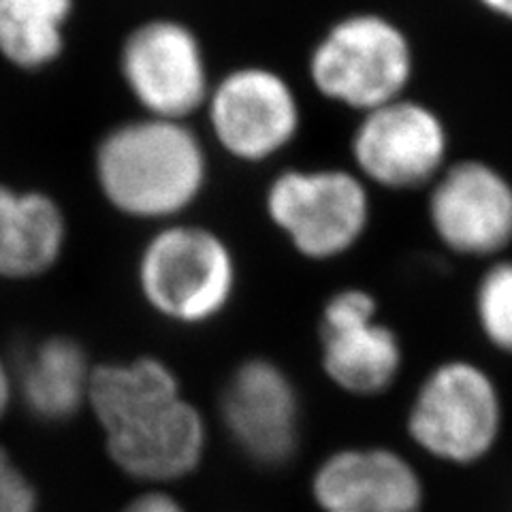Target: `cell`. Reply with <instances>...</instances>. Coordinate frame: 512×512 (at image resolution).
I'll return each instance as SVG.
<instances>
[{
    "mask_svg": "<svg viewBox=\"0 0 512 512\" xmlns=\"http://www.w3.org/2000/svg\"><path fill=\"white\" fill-rule=\"evenodd\" d=\"M210 154L190 122L139 116L111 126L92 154L96 188L124 218L178 222L210 186Z\"/></svg>",
    "mask_w": 512,
    "mask_h": 512,
    "instance_id": "6da1fadb",
    "label": "cell"
},
{
    "mask_svg": "<svg viewBox=\"0 0 512 512\" xmlns=\"http://www.w3.org/2000/svg\"><path fill=\"white\" fill-rule=\"evenodd\" d=\"M506 406L498 380L480 363L453 357L423 376L406 412V434L444 466L472 468L498 448Z\"/></svg>",
    "mask_w": 512,
    "mask_h": 512,
    "instance_id": "7a4b0ae2",
    "label": "cell"
},
{
    "mask_svg": "<svg viewBox=\"0 0 512 512\" xmlns=\"http://www.w3.org/2000/svg\"><path fill=\"white\" fill-rule=\"evenodd\" d=\"M137 286L148 306L171 323L205 325L227 310L235 295V254L212 229L169 222L141 248Z\"/></svg>",
    "mask_w": 512,
    "mask_h": 512,
    "instance_id": "3957f363",
    "label": "cell"
},
{
    "mask_svg": "<svg viewBox=\"0 0 512 512\" xmlns=\"http://www.w3.org/2000/svg\"><path fill=\"white\" fill-rule=\"evenodd\" d=\"M412 73L414 52L406 32L370 11L331 24L308 56L312 88L357 114L402 99Z\"/></svg>",
    "mask_w": 512,
    "mask_h": 512,
    "instance_id": "277c9868",
    "label": "cell"
},
{
    "mask_svg": "<svg viewBox=\"0 0 512 512\" xmlns=\"http://www.w3.org/2000/svg\"><path fill=\"white\" fill-rule=\"evenodd\" d=\"M265 214L308 261H333L357 248L372 222V199L352 169H284L265 190Z\"/></svg>",
    "mask_w": 512,
    "mask_h": 512,
    "instance_id": "5b68a950",
    "label": "cell"
},
{
    "mask_svg": "<svg viewBox=\"0 0 512 512\" xmlns=\"http://www.w3.org/2000/svg\"><path fill=\"white\" fill-rule=\"evenodd\" d=\"M118 75L141 116L182 122L201 114L214 84L201 37L178 18H150L128 30Z\"/></svg>",
    "mask_w": 512,
    "mask_h": 512,
    "instance_id": "8992f818",
    "label": "cell"
},
{
    "mask_svg": "<svg viewBox=\"0 0 512 512\" xmlns=\"http://www.w3.org/2000/svg\"><path fill=\"white\" fill-rule=\"evenodd\" d=\"M201 114L216 146L246 165L286 152L303 122L293 84L265 64H242L214 79Z\"/></svg>",
    "mask_w": 512,
    "mask_h": 512,
    "instance_id": "52a82bcc",
    "label": "cell"
},
{
    "mask_svg": "<svg viewBox=\"0 0 512 512\" xmlns=\"http://www.w3.org/2000/svg\"><path fill=\"white\" fill-rule=\"evenodd\" d=\"M350 156L367 186L414 190L434 184L446 169L448 133L434 109L402 96L361 114Z\"/></svg>",
    "mask_w": 512,
    "mask_h": 512,
    "instance_id": "ba28073f",
    "label": "cell"
},
{
    "mask_svg": "<svg viewBox=\"0 0 512 512\" xmlns=\"http://www.w3.org/2000/svg\"><path fill=\"white\" fill-rule=\"evenodd\" d=\"M404 344L378 318V301L365 288H340L320 316V363L340 391L378 397L395 387L404 370Z\"/></svg>",
    "mask_w": 512,
    "mask_h": 512,
    "instance_id": "9c48e42d",
    "label": "cell"
},
{
    "mask_svg": "<svg viewBox=\"0 0 512 512\" xmlns=\"http://www.w3.org/2000/svg\"><path fill=\"white\" fill-rule=\"evenodd\" d=\"M222 423L246 459L263 468L291 461L301 438V402L295 382L267 359H248L224 384Z\"/></svg>",
    "mask_w": 512,
    "mask_h": 512,
    "instance_id": "30bf717a",
    "label": "cell"
},
{
    "mask_svg": "<svg viewBox=\"0 0 512 512\" xmlns=\"http://www.w3.org/2000/svg\"><path fill=\"white\" fill-rule=\"evenodd\" d=\"M429 222L459 256H498L512 244V184L483 160L446 165L431 184Z\"/></svg>",
    "mask_w": 512,
    "mask_h": 512,
    "instance_id": "8fae6325",
    "label": "cell"
},
{
    "mask_svg": "<svg viewBox=\"0 0 512 512\" xmlns=\"http://www.w3.org/2000/svg\"><path fill=\"white\" fill-rule=\"evenodd\" d=\"M320 512H423L425 480L389 446H348L320 461L312 478Z\"/></svg>",
    "mask_w": 512,
    "mask_h": 512,
    "instance_id": "7c38bea8",
    "label": "cell"
},
{
    "mask_svg": "<svg viewBox=\"0 0 512 512\" xmlns=\"http://www.w3.org/2000/svg\"><path fill=\"white\" fill-rule=\"evenodd\" d=\"M205 444L203 416L184 397L107 434L111 461L124 474L148 483H169L188 476L201 463Z\"/></svg>",
    "mask_w": 512,
    "mask_h": 512,
    "instance_id": "4fadbf2b",
    "label": "cell"
},
{
    "mask_svg": "<svg viewBox=\"0 0 512 512\" xmlns=\"http://www.w3.org/2000/svg\"><path fill=\"white\" fill-rule=\"evenodd\" d=\"M69 242V220L50 192L0 182V280L52 271Z\"/></svg>",
    "mask_w": 512,
    "mask_h": 512,
    "instance_id": "5bb4252c",
    "label": "cell"
},
{
    "mask_svg": "<svg viewBox=\"0 0 512 512\" xmlns=\"http://www.w3.org/2000/svg\"><path fill=\"white\" fill-rule=\"evenodd\" d=\"M92 370L86 350L69 338H47L24 352L15 389L24 408L43 423H64L88 399Z\"/></svg>",
    "mask_w": 512,
    "mask_h": 512,
    "instance_id": "9a60e30c",
    "label": "cell"
},
{
    "mask_svg": "<svg viewBox=\"0 0 512 512\" xmlns=\"http://www.w3.org/2000/svg\"><path fill=\"white\" fill-rule=\"evenodd\" d=\"M180 397V382L171 367L158 359L143 357L94 367L86 402L105 434H111L146 419Z\"/></svg>",
    "mask_w": 512,
    "mask_h": 512,
    "instance_id": "2e32d148",
    "label": "cell"
},
{
    "mask_svg": "<svg viewBox=\"0 0 512 512\" xmlns=\"http://www.w3.org/2000/svg\"><path fill=\"white\" fill-rule=\"evenodd\" d=\"M75 0H0V58L24 73L52 69L67 52Z\"/></svg>",
    "mask_w": 512,
    "mask_h": 512,
    "instance_id": "e0dca14e",
    "label": "cell"
},
{
    "mask_svg": "<svg viewBox=\"0 0 512 512\" xmlns=\"http://www.w3.org/2000/svg\"><path fill=\"white\" fill-rule=\"evenodd\" d=\"M476 327L483 340L512 357V261H495L474 291Z\"/></svg>",
    "mask_w": 512,
    "mask_h": 512,
    "instance_id": "ac0fdd59",
    "label": "cell"
},
{
    "mask_svg": "<svg viewBox=\"0 0 512 512\" xmlns=\"http://www.w3.org/2000/svg\"><path fill=\"white\" fill-rule=\"evenodd\" d=\"M0 512H37V491L0 446Z\"/></svg>",
    "mask_w": 512,
    "mask_h": 512,
    "instance_id": "d6986e66",
    "label": "cell"
},
{
    "mask_svg": "<svg viewBox=\"0 0 512 512\" xmlns=\"http://www.w3.org/2000/svg\"><path fill=\"white\" fill-rule=\"evenodd\" d=\"M122 512H186L180 502L167 493H146L133 500Z\"/></svg>",
    "mask_w": 512,
    "mask_h": 512,
    "instance_id": "ffe728a7",
    "label": "cell"
},
{
    "mask_svg": "<svg viewBox=\"0 0 512 512\" xmlns=\"http://www.w3.org/2000/svg\"><path fill=\"white\" fill-rule=\"evenodd\" d=\"M11 393H13V378H11V372L5 365V361L0 359V419H3L7 408H9Z\"/></svg>",
    "mask_w": 512,
    "mask_h": 512,
    "instance_id": "44dd1931",
    "label": "cell"
},
{
    "mask_svg": "<svg viewBox=\"0 0 512 512\" xmlns=\"http://www.w3.org/2000/svg\"><path fill=\"white\" fill-rule=\"evenodd\" d=\"M480 5L504 20H512V0H478Z\"/></svg>",
    "mask_w": 512,
    "mask_h": 512,
    "instance_id": "7402d4cb",
    "label": "cell"
}]
</instances>
